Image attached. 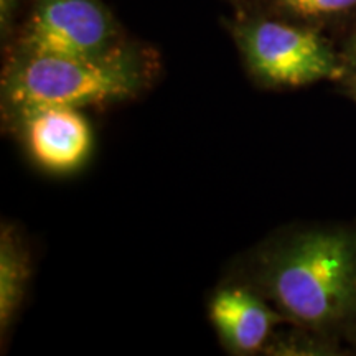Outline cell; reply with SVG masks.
<instances>
[{
	"label": "cell",
	"mask_w": 356,
	"mask_h": 356,
	"mask_svg": "<svg viewBox=\"0 0 356 356\" xmlns=\"http://www.w3.org/2000/svg\"><path fill=\"white\" fill-rule=\"evenodd\" d=\"M284 317L246 287L220 289L210 302V320L221 343L236 355L262 350Z\"/></svg>",
	"instance_id": "cell-6"
},
{
	"label": "cell",
	"mask_w": 356,
	"mask_h": 356,
	"mask_svg": "<svg viewBox=\"0 0 356 356\" xmlns=\"http://www.w3.org/2000/svg\"><path fill=\"white\" fill-rule=\"evenodd\" d=\"M155 58L139 43L122 42L97 56L12 53L2 96L12 114L38 104L73 108L131 99L149 84Z\"/></svg>",
	"instance_id": "cell-2"
},
{
	"label": "cell",
	"mask_w": 356,
	"mask_h": 356,
	"mask_svg": "<svg viewBox=\"0 0 356 356\" xmlns=\"http://www.w3.org/2000/svg\"><path fill=\"white\" fill-rule=\"evenodd\" d=\"M261 286L284 318L315 332L356 323V238L309 231L275 248L261 267Z\"/></svg>",
	"instance_id": "cell-1"
},
{
	"label": "cell",
	"mask_w": 356,
	"mask_h": 356,
	"mask_svg": "<svg viewBox=\"0 0 356 356\" xmlns=\"http://www.w3.org/2000/svg\"><path fill=\"white\" fill-rule=\"evenodd\" d=\"M126 42L102 0H33L12 53L97 56Z\"/></svg>",
	"instance_id": "cell-4"
},
{
	"label": "cell",
	"mask_w": 356,
	"mask_h": 356,
	"mask_svg": "<svg viewBox=\"0 0 356 356\" xmlns=\"http://www.w3.org/2000/svg\"><path fill=\"white\" fill-rule=\"evenodd\" d=\"M24 0H0V35L2 40H10L15 32L17 15Z\"/></svg>",
	"instance_id": "cell-9"
},
{
	"label": "cell",
	"mask_w": 356,
	"mask_h": 356,
	"mask_svg": "<svg viewBox=\"0 0 356 356\" xmlns=\"http://www.w3.org/2000/svg\"><path fill=\"white\" fill-rule=\"evenodd\" d=\"M231 33L249 73L266 86L299 88L343 73L327 40L309 26L254 13L233 22Z\"/></svg>",
	"instance_id": "cell-3"
},
{
	"label": "cell",
	"mask_w": 356,
	"mask_h": 356,
	"mask_svg": "<svg viewBox=\"0 0 356 356\" xmlns=\"http://www.w3.org/2000/svg\"><path fill=\"white\" fill-rule=\"evenodd\" d=\"M30 256L10 225L0 233V335H7L24 304L30 282Z\"/></svg>",
	"instance_id": "cell-7"
},
{
	"label": "cell",
	"mask_w": 356,
	"mask_h": 356,
	"mask_svg": "<svg viewBox=\"0 0 356 356\" xmlns=\"http://www.w3.org/2000/svg\"><path fill=\"white\" fill-rule=\"evenodd\" d=\"M353 96H355V99H356V81L353 84Z\"/></svg>",
	"instance_id": "cell-11"
},
{
	"label": "cell",
	"mask_w": 356,
	"mask_h": 356,
	"mask_svg": "<svg viewBox=\"0 0 356 356\" xmlns=\"http://www.w3.org/2000/svg\"><path fill=\"white\" fill-rule=\"evenodd\" d=\"M30 157L50 173L81 168L92 150V131L79 108L38 104L15 113Z\"/></svg>",
	"instance_id": "cell-5"
},
{
	"label": "cell",
	"mask_w": 356,
	"mask_h": 356,
	"mask_svg": "<svg viewBox=\"0 0 356 356\" xmlns=\"http://www.w3.org/2000/svg\"><path fill=\"white\" fill-rule=\"evenodd\" d=\"M280 15L299 20H325L345 15L356 8V0H264Z\"/></svg>",
	"instance_id": "cell-8"
},
{
	"label": "cell",
	"mask_w": 356,
	"mask_h": 356,
	"mask_svg": "<svg viewBox=\"0 0 356 356\" xmlns=\"http://www.w3.org/2000/svg\"><path fill=\"white\" fill-rule=\"evenodd\" d=\"M351 56H353V60L356 61V35H355L353 42H351Z\"/></svg>",
	"instance_id": "cell-10"
}]
</instances>
